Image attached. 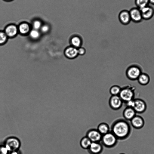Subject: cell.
Listing matches in <instances>:
<instances>
[{"label": "cell", "instance_id": "cell-13", "mask_svg": "<svg viewBox=\"0 0 154 154\" xmlns=\"http://www.w3.org/2000/svg\"><path fill=\"white\" fill-rule=\"evenodd\" d=\"M119 18L120 22L124 25H127L131 21L129 11L124 10L119 13Z\"/></svg>", "mask_w": 154, "mask_h": 154}, {"label": "cell", "instance_id": "cell-15", "mask_svg": "<svg viewBox=\"0 0 154 154\" xmlns=\"http://www.w3.org/2000/svg\"><path fill=\"white\" fill-rule=\"evenodd\" d=\"M18 32L22 35L29 33L32 28L31 24L27 22H22L17 26Z\"/></svg>", "mask_w": 154, "mask_h": 154}, {"label": "cell", "instance_id": "cell-7", "mask_svg": "<svg viewBox=\"0 0 154 154\" xmlns=\"http://www.w3.org/2000/svg\"><path fill=\"white\" fill-rule=\"evenodd\" d=\"M129 11L131 21L135 23H139L143 20L140 9L138 8L133 7Z\"/></svg>", "mask_w": 154, "mask_h": 154}, {"label": "cell", "instance_id": "cell-27", "mask_svg": "<svg viewBox=\"0 0 154 154\" xmlns=\"http://www.w3.org/2000/svg\"><path fill=\"white\" fill-rule=\"evenodd\" d=\"M78 55H83L86 53L85 49L82 47H80L77 48Z\"/></svg>", "mask_w": 154, "mask_h": 154}, {"label": "cell", "instance_id": "cell-31", "mask_svg": "<svg viewBox=\"0 0 154 154\" xmlns=\"http://www.w3.org/2000/svg\"><path fill=\"white\" fill-rule=\"evenodd\" d=\"M4 1L6 2H11V1H13L14 0H3Z\"/></svg>", "mask_w": 154, "mask_h": 154}, {"label": "cell", "instance_id": "cell-21", "mask_svg": "<svg viewBox=\"0 0 154 154\" xmlns=\"http://www.w3.org/2000/svg\"><path fill=\"white\" fill-rule=\"evenodd\" d=\"M43 23L39 19L33 20L31 23L32 29L39 30Z\"/></svg>", "mask_w": 154, "mask_h": 154}, {"label": "cell", "instance_id": "cell-2", "mask_svg": "<svg viewBox=\"0 0 154 154\" xmlns=\"http://www.w3.org/2000/svg\"><path fill=\"white\" fill-rule=\"evenodd\" d=\"M118 139L110 131L102 135L100 143L104 146L107 148H112L117 144Z\"/></svg>", "mask_w": 154, "mask_h": 154}, {"label": "cell", "instance_id": "cell-8", "mask_svg": "<svg viewBox=\"0 0 154 154\" xmlns=\"http://www.w3.org/2000/svg\"><path fill=\"white\" fill-rule=\"evenodd\" d=\"M86 136L92 142H100L102 135L97 129L92 128L88 131Z\"/></svg>", "mask_w": 154, "mask_h": 154}, {"label": "cell", "instance_id": "cell-23", "mask_svg": "<svg viewBox=\"0 0 154 154\" xmlns=\"http://www.w3.org/2000/svg\"><path fill=\"white\" fill-rule=\"evenodd\" d=\"M121 88L119 86L114 85L112 86L109 90V92L112 95H119Z\"/></svg>", "mask_w": 154, "mask_h": 154}, {"label": "cell", "instance_id": "cell-9", "mask_svg": "<svg viewBox=\"0 0 154 154\" xmlns=\"http://www.w3.org/2000/svg\"><path fill=\"white\" fill-rule=\"evenodd\" d=\"M140 9L143 20H149L154 15V9L153 7L149 5Z\"/></svg>", "mask_w": 154, "mask_h": 154}, {"label": "cell", "instance_id": "cell-17", "mask_svg": "<svg viewBox=\"0 0 154 154\" xmlns=\"http://www.w3.org/2000/svg\"><path fill=\"white\" fill-rule=\"evenodd\" d=\"M97 129L102 135L110 131V128L108 124L105 122H102L99 124Z\"/></svg>", "mask_w": 154, "mask_h": 154}, {"label": "cell", "instance_id": "cell-28", "mask_svg": "<svg viewBox=\"0 0 154 154\" xmlns=\"http://www.w3.org/2000/svg\"><path fill=\"white\" fill-rule=\"evenodd\" d=\"M8 152L5 147L0 146V154H8Z\"/></svg>", "mask_w": 154, "mask_h": 154}, {"label": "cell", "instance_id": "cell-19", "mask_svg": "<svg viewBox=\"0 0 154 154\" xmlns=\"http://www.w3.org/2000/svg\"><path fill=\"white\" fill-rule=\"evenodd\" d=\"M139 83L142 85H146L149 83L150 78L148 75L145 73H141L137 79Z\"/></svg>", "mask_w": 154, "mask_h": 154}, {"label": "cell", "instance_id": "cell-5", "mask_svg": "<svg viewBox=\"0 0 154 154\" xmlns=\"http://www.w3.org/2000/svg\"><path fill=\"white\" fill-rule=\"evenodd\" d=\"M141 73L140 68L137 66L134 65L129 67L126 72L127 77L132 80L137 79Z\"/></svg>", "mask_w": 154, "mask_h": 154}, {"label": "cell", "instance_id": "cell-10", "mask_svg": "<svg viewBox=\"0 0 154 154\" xmlns=\"http://www.w3.org/2000/svg\"><path fill=\"white\" fill-rule=\"evenodd\" d=\"M103 146L100 142H92L87 150L90 154H101L103 150Z\"/></svg>", "mask_w": 154, "mask_h": 154}, {"label": "cell", "instance_id": "cell-29", "mask_svg": "<svg viewBox=\"0 0 154 154\" xmlns=\"http://www.w3.org/2000/svg\"><path fill=\"white\" fill-rule=\"evenodd\" d=\"M149 4L154 5V0H149Z\"/></svg>", "mask_w": 154, "mask_h": 154}, {"label": "cell", "instance_id": "cell-32", "mask_svg": "<svg viewBox=\"0 0 154 154\" xmlns=\"http://www.w3.org/2000/svg\"><path fill=\"white\" fill-rule=\"evenodd\" d=\"M119 154H125V153H120Z\"/></svg>", "mask_w": 154, "mask_h": 154}, {"label": "cell", "instance_id": "cell-12", "mask_svg": "<svg viewBox=\"0 0 154 154\" xmlns=\"http://www.w3.org/2000/svg\"><path fill=\"white\" fill-rule=\"evenodd\" d=\"M8 37H13L18 32L17 26L14 23H10L7 25L4 31Z\"/></svg>", "mask_w": 154, "mask_h": 154}, {"label": "cell", "instance_id": "cell-30", "mask_svg": "<svg viewBox=\"0 0 154 154\" xmlns=\"http://www.w3.org/2000/svg\"><path fill=\"white\" fill-rule=\"evenodd\" d=\"M10 154H19L18 152L16 151L12 152Z\"/></svg>", "mask_w": 154, "mask_h": 154}, {"label": "cell", "instance_id": "cell-6", "mask_svg": "<svg viewBox=\"0 0 154 154\" xmlns=\"http://www.w3.org/2000/svg\"><path fill=\"white\" fill-rule=\"evenodd\" d=\"M123 102L119 95H112L109 101L110 107L114 110H118L122 107Z\"/></svg>", "mask_w": 154, "mask_h": 154}, {"label": "cell", "instance_id": "cell-24", "mask_svg": "<svg viewBox=\"0 0 154 154\" xmlns=\"http://www.w3.org/2000/svg\"><path fill=\"white\" fill-rule=\"evenodd\" d=\"M40 32L39 30L32 29L29 34L30 37L32 38L37 39L40 37Z\"/></svg>", "mask_w": 154, "mask_h": 154}, {"label": "cell", "instance_id": "cell-26", "mask_svg": "<svg viewBox=\"0 0 154 154\" xmlns=\"http://www.w3.org/2000/svg\"><path fill=\"white\" fill-rule=\"evenodd\" d=\"M7 37L4 31L0 30V45L3 44L6 41Z\"/></svg>", "mask_w": 154, "mask_h": 154}, {"label": "cell", "instance_id": "cell-3", "mask_svg": "<svg viewBox=\"0 0 154 154\" xmlns=\"http://www.w3.org/2000/svg\"><path fill=\"white\" fill-rule=\"evenodd\" d=\"M119 96L123 103H125L134 99V90L132 87L129 86L121 88Z\"/></svg>", "mask_w": 154, "mask_h": 154}, {"label": "cell", "instance_id": "cell-16", "mask_svg": "<svg viewBox=\"0 0 154 154\" xmlns=\"http://www.w3.org/2000/svg\"><path fill=\"white\" fill-rule=\"evenodd\" d=\"M136 112L132 107L126 106L123 112L124 119L127 121H130L136 115Z\"/></svg>", "mask_w": 154, "mask_h": 154}, {"label": "cell", "instance_id": "cell-20", "mask_svg": "<svg viewBox=\"0 0 154 154\" xmlns=\"http://www.w3.org/2000/svg\"><path fill=\"white\" fill-rule=\"evenodd\" d=\"M92 142L86 136L83 137L80 140V144L81 147L85 149H88L90 146Z\"/></svg>", "mask_w": 154, "mask_h": 154}, {"label": "cell", "instance_id": "cell-11", "mask_svg": "<svg viewBox=\"0 0 154 154\" xmlns=\"http://www.w3.org/2000/svg\"><path fill=\"white\" fill-rule=\"evenodd\" d=\"M130 121L132 126L136 129L142 128L145 124V121L143 118L138 115H136Z\"/></svg>", "mask_w": 154, "mask_h": 154}, {"label": "cell", "instance_id": "cell-4", "mask_svg": "<svg viewBox=\"0 0 154 154\" xmlns=\"http://www.w3.org/2000/svg\"><path fill=\"white\" fill-rule=\"evenodd\" d=\"M130 107L132 108L136 113H142L146 109L147 105L145 102L140 98L134 99L132 100Z\"/></svg>", "mask_w": 154, "mask_h": 154}, {"label": "cell", "instance_id": "cell-18", "mask_svg": "<svg viewBox=\"0 0 154 154\" xmlns=\"http://www.w3.org/2000/svg\"><path fill=\"white\" fill-rule=\"evenodd\" d=\"M71 45L77 48L81 47L82 44V40L81 38L78 35H74L70 39Z\"/></svg>", "mask_w": 154, "mask_h": 154}, {"label": "cell", "instance_id": "cell-14", "mask_svg": "<svg viewBox=\"0 0 154 154\" xmlns=\"http://www.w3.org/2000/svg\"><path fill=\"white\" fill-rule=\"evenodd\" d=\"M64 54L69 59L75 58L78 55L77 48L71 45L69 46L65 49Z\"/></svg>", "mask_w": 154, "mask_h": 154}, {"label": "cell", "instance_id": "cell-22", "mask_svg": "<svg viewBox=\"0 0 154 154\" xmlns=\"http://www.w3.org/2000/svg\"><path fill=\"white\" fill-rule=\"evenodd\" d=\"M136 7L140 9L149 5V0H135Z\"/></svg>", "mask_w": 154, "mask_h": 154}, {"label": "cell", "instance_id": "cell-25", "mask_svg": "<svg viewBox=\"0 0 154 154\" xmlns=\"http://www.w3.org/2000/svg\"><path fill=\"white\" fill-rule=\"evenodd\" d=\"M50 28L49 24L46 23H43L39 31L43 33H46L49 32L50 29Z\"/></svg>", "mask_w": 154, "mask_h": 154}, {"label": "cell", "instance_id": "cell-1", "mask_svg": "<svg viewBox=\"0 0 154 154\" xmlns=\"http://www.w3.org/2000/svg\"><path fill=\"white\" fill-rule=\"evenodd\" d=\"M128 121L122 119L115 121L110 127V131L117 137L118 140H122L127 139L130 135L131 128Z\"/></svg>", "mask_w": 154, "mask_h": 154}]
</instances>
